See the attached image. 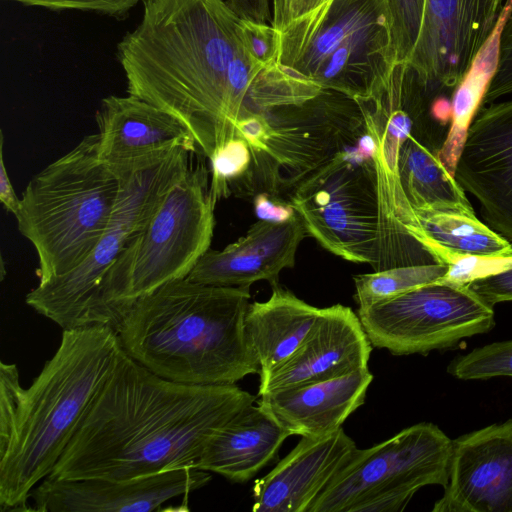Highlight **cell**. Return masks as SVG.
<instances>
[{
	"label": "cell",
	"mask_w": 512,
	"mask_h": 512,
	"mask_svg": "<svg viewBox=\"0 0 512 512\" xmlns=\"http://www.w3.org/2000/svg\"><path fill=\"white\" fill-rule=\"evenodd\" d=\"M255 399L236 384L166 380L121 348L48 477L126 481L194 467L209 438Z\"/></svg>",
	"instance_id": "6da1fadb"
},
{
	"label": "cell",
	"mask_w": 512,
	"mask_h": 512,
	"mask_svg": "<svg viewBox=\"0 0 512 512\" xmlns=\"http://www.w3.org/2000/svg\"><path fill=\"white\" fill-rule=\"evenodd\" d=\"M240 20L227 0H143L140 23L117 45L128 94L181 121L208 159L237 137L227 72Z\"/></svg>",
	"instance_id": "7a4b0ae2"
},
{
	"label": "cell",
	"mask_w": 512,
	"mask_h": 512,
	"mask_svg": "<svg viewBox=\"0 0 512 512\" xmlns=\"http://www.w3.org/2000/svg\"><path fill=\"white\" fill-rule=\"evenodd\" d=\"M250 298V287L173 280L135 300L115 331L125 353L161 378L236 384L260 373L245 329Z\"/></svg>",
	"instance_id": "3957f363"
},
{
	"label": "cell",
	"mask_w": 512,
	"mask_h": 512,
	"mask_svg": "<svg viewBox=\"0 0 512 512\" xmlns=\"http://www.w3.org/2000/svg\"><path fill=\"white\" fill-rule=\"evenodd\" d=\"M121 346L115 329L63 330L54 355L0 430V509L30 510L32 490L53 471L108 378Z\"/></svg>",
	"instance_id": "277c9868"
},
{
	"label": "cell",
	"mask_w": 512,
	"mask_h": 512,
	"mask_svg": "<svg viewBox=\"0 0 512 512\" xmlns=\"http://www.w3.org/2000/svg\"><path fill=\"white\" fill-rule=\"evenodd\" d=\"M119 192L118 172L101 158L97 133L31 178L15 218L36 251L38 283L68 274L88 258L108 227Z\"/></svg>",
	"instance_id": "5b68a950"
},
{
	"label": "cell",
	"mask_w": 512,
	"mask_h": 512,
	"mask_svg": "<svg viewBox=\"0 0 512 512\" xmlns=\"http://www.w3.org/2000/svg\"><path fill=\"white\" fill-rule=\"evenodd\" d=\"M209 184L206 167L191 162L104 277L95 326L116 330L135 300L190 274L213 237L216 203Z\"/></svg>",
	"instance_id": "8992f818"
},
{
	"label": "cell",
	"mask_w": 512,
	"mask_h": 512,
	"mask_svg": "<svg viewBox=\"0 0 512 512\" xmlns=\"http://www.w3.org/2000/svg\"><path fill=\"white\" fill-rule=\"evenodd\" d=\"M193 154L185 148L111 165L120 192L104 234L88 258L66 275L38 283L25 297L28 306L62 330L94 327V305L101 283L145 227L167 191L186 172Z\"/></svg>",
	"instance_id": "52a82bcc"
},
{
	"label": "cell",
	"mask_w": 512,
	"mask_h": 512,
	"mask_svg": "<svg viewBox=\"0 0 512 512\" xmlns=\"http://www.w3.org/2000/svg\"><path fill=\"white\" fill-rule=\"evenodd\" d=\"M452 449L453 441L432 423L357 448L308 512L402 511L424 486H447Z\"/></svg>",
	"instance_id": "ba28073f"
},
{
	"label": "cell",
	"mask_w": 512,
	"mask_h": 512,
	"mask_svg": "<svg viewBox=\"0 0 512 512\" xmlns=\"http://www.w3.org/2000/svg\"><path fill=\"white\" fill-rule=\"evenodd\" d=\"M374 141L366 133L358 143L311 172L288 200L308 235L347 261L380 264L379 202Z\"/></svg>",
	"instance_id": "9c48e42d"
},
{
	"label": "cell",
	"mask_w": 512,
	"mask_h": 512,
	"mask_svg": "<svg viewBox=\"0 0 512 512\" xmlns=\"http://www.w3.org/2000/svg\"><path fill=\"white\" fill-rule=\"evenodd\" d=\"M372 346L393 355L428 354L489 332L493 307L468 285L439 280L358 308Z\"/></svg>",
	"instance_id": "30bf717a"
},
{
	"label": "cell",
	"mask_w": 512,
	"mask_h": 512,
	"mask_svg": "<svg viewBox=\"0 0 512 512\" xmlns=\"http://www.w3.org/2000/svg\"><path fill=\"white\" fill-rule=\"evenodd\" d=\"M262 114L269 123V137L264 151L252 155L247 173L260 171L264 180L261 191L275 195L282 172L280 186L292 190L311 172L356 145L366 133L359 104L330 90L302 104Z\"/></svg>",
	"instance_id": "8fae6325"
},
{
	"label": "cell",
	"mask_w": 512,
	"mask_h": 512,
	"mask_svg": "<svg viewBox=\"0 0 512 512\" xmlns=\"http://www.w3.org/2000/svg\"><path fill=\"white\" fill-rule=\"evenodd\" d=\"M512 0H427L409 66L431 98L446 97L463 81Z\"/></svg>",
	"instance_id": "7c38bea8"
},
{
	"label": "cell",
	"mask_w": 512,
	"mask_h": 512,
	"mask_svg": "<svg viewBox=\"0 0 512 512\" xmlns=\"http://www.w3.org/2000/svg\"><path fill=\"white\" fill-rule=\"evenodd\" d=\"M408 108L409 104L400 97L362 108L366 131L375 145L380 240V264L376 271L436 263L424 247V232L399 174L400 150L415 124V112Z\"/></svg>",
	"instance_id": "4fadbf2b"
},
{
	"label": "cell",
	"mask_w": 512,
	"mask_h": 512,
	"mask_svg": "<svg viewBox=\"0 0 512 512\" xmlns=\"http://www.w3.org/2000/svg\"><path fill=\"white\" fill-rule=\"evenodd\" d=\"M454 178L478 200L489 226L512 244V100L480 107Z\"/></svg>",
	"instance_id": "5bb4252c"
},
{
	"label": "cell",
	"mask_w": 512,
	"mask_h": 512,
	"mask_svg": "<svg viewBox=\"0 0 512 512\" xmlns=\"http://www.w3.org/2000/svg\"><path fill=\"white\" fill-rule=\"evenodd\" d=\"M209 472L183 467L126 481L45 478L31 492L34 511L149 512L205 486Z\"/></svg>",
	"instance_id": "9a60e30c"
},
{
	"label": "cell",
	"mask_w": 512,
	"mask_h": 512,
	"mask_svg": "<svg viewBox=\"0 0 512 512\" xmlns=\"http://www.w3.org/2000/svg\"><path fill=\"white\" fill-rule=\"evenodd\" d=\"M433 512H512V420L453 441L448 484Z\"/></svg>",
	"instance_id": "2e32d148"
},
{
	"label": "cell",
	"mask_w": 512,
	"mask_h": 512,
	"mask_svg": "<svg viewBox=\"0 0 512 512\" xmlns=\"http://www.w3.org/2000/svg\"><path fill=\"white\" fill-rule=\"evenodd\" d=\"M372 344L350 307L321 308L312 328L284 362L259 376L258 396L368 368Z\"/></svg>",
	"instance_id": "e0dca14e"
},
{
	"label": "cell",
	"mask_w": 512,
	"mask_h": 512,
	"mask_svg": "<svg viewBox=\"0 0 512 512\" xmlns=\"http://www.w3.org/2000/svg\"><path fill=\"white\" fill-rule=\"evenodd\" d=\"M356 449L343 428L322 437H302L268 474L255 481L252 511L308 512Z\"/></svg>",
	"instance_id": "ac0fdd59"
},
{
	"label": "cell",
	"mask_w": 512,
	"mask_h": 512,
	"mask_svg": "<svg viewBox=\"0 0 512 512\" xmlns=\"http://www.w3.org/2000/svg\"><path fill=\"white\" fill-rule=\"evenodd\" d=\"M306 235L299 215L282 224L258 220L224 249L207 250L187 278L222 287H250L260 280L276 285L280 272L294 266L296 251Z\"/></svg>",
	"instance_id": "d6986e66"
},
{
	"label": "cell",
	"mask_w": 512,
	"mask_h": 512,
	"mask_svg": "<svg viewBox=\"0 0 512 512\" xmlns=\"http://www.w3.org/2000/svg\"><path fill=\"white\" fill-rule=\"evenodd\" d=\"M99 154L110 165L175 148L198 151L190 130L172 114L132 95H110L96 113Z\"/></svg>",
	"instance_id": "ffe728a7"
},
{
	"label": "cell",
	"mask_w": 512,
	"mask_h": 512,
	"mask_svg": "<svg viewBox=\"0 0 512 512\" xmlns=\"http://www.w3.org/2000/svg\"><path fill=\"white\" fill-rule=\"evenodd\" d=\"M373 380L368 368L260 395L258 406L290 436L322 437L340 428L364 404Z\"/></svg>",
	"instance_id": "44dd1931"
},
{
	"label": "cell",
	"mask_w": 512,
	"mask_h": 512,
	"mask_svg": "<svg viewBox=\"0 0 512 512\" xmlns=\"http://www.w3.org/2000/svg\"><path fill=\"white\" fill-rule=\"evenodd\" d=\"M289 436L269 414L252 404L209 438L194 467L245 483L276 458Z\"/></svg>",
	"instance_id": "7402d4cb"
},
{
	"label": "cell",
	"mask_w": 512,
	"mask_h": 512,
	"mask_svg": "<svg viewBox=\"0 0 512 512\" xmlns=\"http://www.w3.org/2000/svg\"><path fill=\"white\" fill-rule=\"evenodd\" d=\"M271 287V296L250 303L245 317L247 339L260 366L259 376L294 353L321 312V308L278 284Z\"/></svg>",
	"instance_id": "603a6c76"
},
{
	"label": "cell",
	"mask_w": 512,
	"mask_h": 512,
	"mask_svg": "<svg viewBox=\"0 0 512 512\" xmlns=\"http://www.w3.org/2000/svg\"><path fill=\"white\" fill-rule=\"evenodd\" d=\"M446 137L443 132L416 135L414 129L399 154V174L414 211L434 209L475 214L464 189L444 168L438 153Z\"/></svg>",
	"instance_id": "cb8c5ba5"
},
{
	"label": "cell",
	"mask_w": 512,
	"mask_h": 512,
	"mask_svg": "<svg viewBox=\"0 0 512 512\" xmlns=\"http://www.w3.org/2000/svg\"><path fill=\"white\" fill-rule=\"evenodd\" d=\"M511 9L505 14L469 72L453 92L451 124L438 153L442 165L453 177L468 129L482 106L483 97L494 74L501 30Z\"/></svg>",
	"instance_id": "d4e9b609"
},
{
	"label": "cell",
	"mask_w": 512,
	"mask_h": 512,
	"mask_svg": "<svg viewBox=\"0 0 512 512\" xmlns=\"http://www.w3.org/2000/svg\"><path fill=\"white\" fill-rule=\"evenodd\" d=\"M415 213L425 235L424 247L432 257L437 247L459 254L512 255V244L478 220L475 214L434 209Z\"/></svg>",
	"instance_id": "484cf974"
},
{
	"label": "cell",
	"mask_w": 512,
	"mask_h": 512,
	"mask_svg": "<svg viewBox=\"0 0 512 512\" xmlns=\"http://www.w3.org/2000/svg\"><path fill=\"white\" fill-rule=\"evenodd\" d=\"M334 2L335 0H271V25L279 36L277 63L295 69Z\"/></svg>",
	"instance_id": "4316f807"
},
{
	"label": "cell",
	"mask_w": 512,
	"mask_h": 512,
	"mask_svg": "<svg viewBox=\"0 0 512 512\" xmlns=\"http://www.w3.org/2000/svg\"><path fill=\"white\" fill-rule=\"evenodd\" d=\"M323 91L316 81L276 62L264 67L254 78L242 117L250 113L262 114L276 108L302 104Z\"/></svg>",
	"instance_id": "83f0119b"
},
{
	"label": "cell",
	"mask_w": 512,
	"mask_h": 512,
	"mask_svg": "<svg viewBox=\"0 0 512 512\" xmlns=\"http://www.w3.org/2000/svg\"><path fill=\"white\" fill-rule=\"evenodd\" d=\"M445 264L397 266L354 276L355 301L365 307L415 288L437 282L447 273Z\"/></svg>",
	"instance_id": "f1b7e54d"
},
{
	"label": "cell",
	"mask_w": 512,
	"mask_h": 512,
	"mask_svg": "<svg viewBox=\"0 0 512 512\" xmlns=\"http://www.w3.org/2000/svg\"><path fill=\"white\" fill-rule=\"evenodd\" d=\"M427 0H387L389 67L409 64L422 29Z\"/></svg>",
	"instance_id": "f546056e"
},
{
	"label": "cell",
	"mask_w": 512,
	"mask_h": 512,
	"mask_svg": "<svg viewBox=\"0 0 512 512\" xmlns=\"http://www.w3.org/2000/svg\"><path fill=\"white\" fill-rule=\"evenodd\" d=\"M211 165L210 194L215 203L231 193V187L242 179L252 163L248 143L237 136L226 141L209 158Z\"/></svg>",
	"instance_id": "4dcf8cb0"
},
{
	"label": "cell",
	"mask_w": 512,
	"mask_h": 512,
	"mask_svg": "<svg viewBox=\"0 0 512 512\" xmlns=\"http://www.w3.org/2000/svg\"><path fill=\"white\" fill-rule=\"evenodd\" d=\"M447 371L461 380L512 377V340L488 344L459 356Z\"/></svg>",
	"instance_id": "1f68e13d"
},
{
	"label": "cell",
	"mask_w": 512,
	"mask_h": 512,
	"mask_svg": "<svg viewBox=\"0 0 512 512\" xmlns=\"http://www.w3.org/2000/svg\"><path fill=\"white\" fill-rule=\"evenodd\" d=\"M436 260L448 267L447 273L441 280L458 285H468L474 280L497 274L512 267V255L459 254L443 248H437Z\"/></svg>",
	"instance_id": "d6a6232c"
},
{
	"label": "cell",
	"mask_w": 512,
	"mask_h": 512,
	"mask_svg": "<svg viewBox=\"0 0 512 512\" xmlns=\"http://www.w3.org/2000/svg\"><path fill=\"white\" fill-rule=\"evenodd\" d=\"M239 32L244 49L257 63L266 67L279 56V36L272 25L242 18Z\"/></svg>",
	"instance_id": "836d02e7"
},
{
	"label": "cell",
	"mask_w": 512,
	"mask_h": 512,
	"mask_svg": "<svg viewBox=\"0 0 512 512\" xmlns=\"http://www.w3.org/2000/svg\"><path fill=\"white\" fill-rule=\"evenodd\" d=\"M510 93H512V9L501 30L496 67L482 105L491 104Z\"/></svg>",
	"instance_id": "e575fe53"
},
{
	"label": "cell",
	"mask_w": 512,
	"mask_h": 512,
	"mask_svg": "<svg viewBox=\"0 0 512 512\" xmlns=\"http://www.w3.org/2000/svg\"><path fill=\"white\" fill-rule=\"evenodd\" d=\"M26 6L43 7L53 11L80 10L124 19L141 0H3Z\"/></svg>",
	"instance_id": "d590c367"
},
{
	"label": "cell",
	"mask_w": 512,
	"mask_h": 512,
	"mask_svg": "<svg viewBox=\"0 0 512 512\" xmlns=\"http://www.w3.org/2000/svg\"><path fill=\"white\" fill-rule=\"evenodd\" d=\"M468 287L490 306L512 301V267L468 284Z\"/></svg>",
	"instance_id": "8d00e7d4"
},
{
	"label": "cell",
	"mask_w": 512,
	"mask_h": 512,
	"mask_svg": "<svg viewBox=\"0 0 512 512\" xmlns=\"http://www.w3.org/2000/svg\"><path fill=\"white\" fill-rule=\"evenodd\" d=\"M253 207L257 218L275 224L287 223L298 217L289 200L266 191L253 196Z\"/></svg>",
	"instance_id": "74e56055"
},
{
	"label": "cell",
	"mask_w": 512,
	"mask_h": 512,
	"mask_svg": "<svg viewBox=\"0 0 512 512\" xmlns=\"http://www.w3.org/2000/svg\"><path fill=\"white\" fill-rule=\"evenodd\" d=\"M236 132L237 136L248 143L252 155H257L265 149L269 137V123L263 114L250 113L238 120Z\"/></svg>",
	"instance_id": "f35d334b"
},
{
	"label": "cell",
	"mask_w": 512,
	"mask_h": 512,
	"mask_svg": "<svg viewBox=\"0 0 512 512\" xmlns=\"http://www.w3.org/2000/svg\"><path fill=\"white\" fill-rule=\"evenodd\" d=\"M4 137L3 132L0 133V201L4 208L12 213L14 216L17 215L21 205V198L16 195L14 187L11 183L7 168L4 162L3 152Z\"/></svg>",
	"instance_id": "ab89813d"
},
{
	"label": "cell",
	"mask_w": 512,
	"mask_h": 512,
	"mask_svg": "<svg viewBox=\"0 0 512 512\" xmlns=\"http://www.w3.org/2000/svg\"><path fill=\"white\" fill-rule=\"evenodd\" d=\"M233 6L245 7L253 6L264 2L265 0H227Z\"/></svg>",
	"instance_id": "60d3db41"
}]
</instances>
